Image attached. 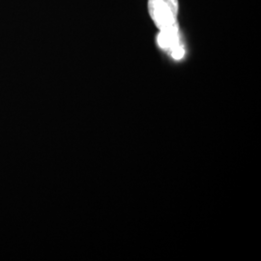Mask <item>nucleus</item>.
I'll list each match as a JSON object with an SVG mask.
<instances>
[{
    "instance_id": "obj_1",
    "label": "nucleus",
    "mask_w": 261,
    "mask_h": 261,
    "mask_svg": "<svg viewBox=\"0 0 261 261\" xmlns=\"http://www.w3.org/2000/svg\"><path fill=\"white\" fill-rule=\"evenodd\" d=\"M148 7L150 15L161 31L177 25L176 16L173 15L163 0H149Z\"/></svg>"
},
{
    "instance_id": "obj_2",
    "label": "nucleus",
    "mask_w": 261,
    "mask_h": 261,
    "mask_svg": "<svg viewBox=\"0 0 261 261\" xmlns=\"http://www.w3.org/2000/svg\"><path fill=\"white\" fill-rule=\"evenodd\" d=\"M163 1L168 6V8L171 10L173 15L177 17V14H178V1L177 0H163Z\"/></svg>"
}]
</instances>
